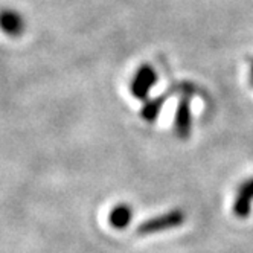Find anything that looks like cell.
Listing matches in <instances>:
<instances>
[{
	"mask_svg": "<svg viewBox=\"0 0 253 253\" xmlns=\"http://www.w3.org/2000/svg\"><path fill=\"white\" fill-rule=\"evenodd\" d=\"M133 220V209L126 203H119L112 208L110 213H108V221L113 229L124 230L130 226Z\"/></svg>",
	"mask_w": 253,
	"mask_h": 253,
	"instance_id": "6",
	"label": "cell"
},
{
	"mask_svg": "<svg viewBox=\"0 0 253 253\" xmlns=\"http://www.w3.org/2000/svg\"><path fill=\"white\" fill-rule=\"evenodd\" d=\"M26 23L23 15L15 9H2L0 11V29L9 37H19L25 32Z\"/></svg>",
	"mask_w": 253,
	"mask_h": 253,
	"instance_id": "5",
	"label": "cell"
},
{
	"mask_svg": "<svg viewBox=\"0 0 253 253\" xmlns=\"http://www.w3.org/2000/svg\"><path fill=\"white\" fill-rule=\"evenodd\" d=\"M186 221V213L183 209H171L165 213H160L151 218L142 221L137 226V233L139 235H153L159 232H165L171 229H177L183 226Z\"/></svg>",
	"mask_w": 253,
	"mask_h": 253,
	"instance_id": "1",
	"label": "cell"
},
{
	"mask_svg": "<svg viewBox=\"0 0 253 253\" xmlns=\"http://www.w3.org/2000/svg\"><path fill=\"white\" fill-rule=\"evenodd\" d=\"M174 131L178 139L186 140L192 131V115H191V102L189 96L183 95L178 101L175 119H174Z\"/></svg>",
	"mask_w": 253,
	"mask_h": 253,
	"instance_id": "4",
	"label": "cell"
},
{
	"mask_svg": "<svg viewBox=\"0 0 253 253\" xmlns=\"http://www.w3.org/2000/svg\"><path fill=\"white\" fill-rule=\"evenodd\" d=\"M165 102H167V95H160L143 101V105L140 108V118L145 122H154L159 118Z\"/></svg>",
	"mask_w": 253,
	"mask_h": 253,
	"instance_id": "7",
	"label": "cell"
},
{
	"mask_svg": "<svg viewBox=\"0 0 253 253\" xmlns=\"http://www.w3.org/2000/svg\"><path fill=\"white\" fill-rule=\"evenodd\" d=\"M252 206H253V175L243 180L238 185L232 206L233 215L240 220H246L252 213Z\"/></svg>",
	"mask_w": 253,
	"mask_h": 253,
	"instance_id": "3",
	"label": "cell"
},
{
	"mask_svg": "<svg viewBox=\"0 0 253 253\" xmlns=\"http://www.w3.org/2000/svg\"><path fill=\"white\" fill-rule=\"evenodd\" d=\"M157 83V72L151 64H142L130 83V93L139 99V101H147L150 96L151 88Z\"/></svg>",
	"mask_w": 253,
	"mask_h": 253,
	"instance_id": "2",
	"label": "cell"
},
{
	"mask_svg": "<svg viewBox=\"0 0 253 253\" xmlns=\"http://www.w3.org/2000/svg\"><path fill=\"white\" fill-rule=\"evenodd\" d=\"M249 80H250V84L253 87V61L250 63V72H249Z\"/></svg>",
	"mask_w": 253,
	"mask_h": 253,
	"instance_id": "8",
	"label": "cell"
}]
</instances>
